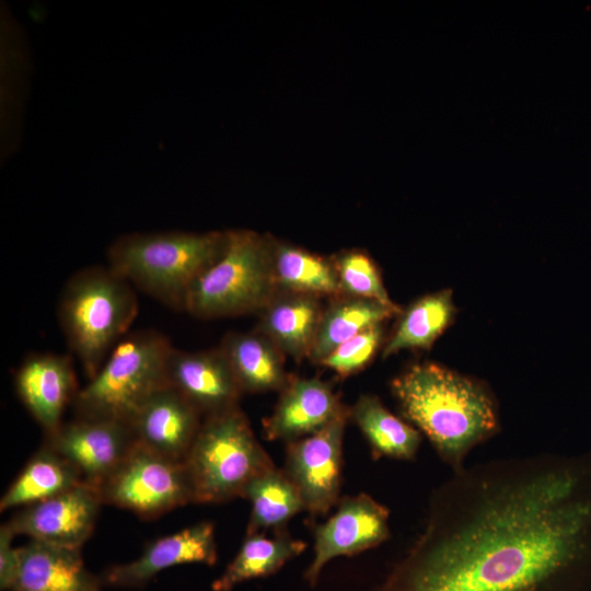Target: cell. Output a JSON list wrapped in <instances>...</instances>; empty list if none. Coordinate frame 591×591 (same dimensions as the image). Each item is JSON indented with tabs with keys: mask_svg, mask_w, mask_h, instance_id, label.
<instances>
[{
	"mask_svg": "<svg viewBox=\"0 0 591 591\" xmlns=\"http://www.w3.org/2000/svg\"><path fill=\"white\" fill-rule=\"evenodd\" d=\"M375 591H591V454L452 473Z\"/></svg>",
	"mask_w": 591,
	"mask_h": 591,
	"instance_id": "6da1fadb",
	"label": "cell"
},
{
	"mask_svg": "<svg viewBox=\"0 0 591 591\" xmlns=\"http://www.w3.org/2000/svg\"><path fill=\"white\" fill-rule=\"evenodd\" d=\"M391 392L404 418L427 437L452 473L500 429L489 386L437 362L409 366L392 380Z\"/></svg>",
	"mask_w": 591,
	"mask_h": 591,
	"instance_id": "7a4b0ae2",
	"label": "cell"
},
{
	"mask_svg": "<svg viewBox=\"0 0 591 591\" xmlns=\"http://www.w3.org/2000/svg\"><path fill=\"white\" fill-rule=\"evenodd\" d=\"M227 231H164L120 235L108 247V266L165 306L184 311L196 280L223 254Z\"/></svg>",
	"mask_w": 591,
	"mask_h": 591,
	"instance_id": "3957f363",
	"label": "cell"
},
{
	"mask_svg": "<svg viewBox=\"0 0 591 591\" xmlns=\"http://www.w3.org/2000/svg\"><path fill=\"white\" fill-rule=\"evenodd\" d=\"M135 289L109 266L81 268L63 286L58 322L89 380L129 333L139 310Z\"/></svg>",
	"mask_w": 591,
	"mask_h": 591,
	"instance_id": "277c9868",
	"label": "cell"
},
{
	"mask_svg": "<svg viewBox=\"0 0 591 591\" xmlns=\"http://www.w3.org/2000/svg\"><path fill=\"white\" fill-rule=\"evenodd\" d=\"M183 462L194 503L242 498L253 479L276 467L239 405L204 417Z\"/></svg>",
	"mask_w": 591,
	"mask_h": 591,
	"instance_id": "5b68a950",
	"label": "cell"
},
{
	"mask_svg": "<svg viewBox=\"0 0 591 591\" xmlns=\"http://www.w3.org/2000/svg\"><path fill=\"white\" fill-rule=\"evenodd\" d=\"M173 348L158 331L128 333L78 392L72 404L76 416L129 424L139 407L167 384L166 366Z\"/></svg>",
	"mask_w": 591,
	"mask_h": 591,
	"instance_id": "8992f818",
	"label": "cell"
},
{
	"mask_svg": "<svg viewBox=\"0 0 591 591\" xmlns=\"http://www.w3.org/2000/svg\"><path fill=\"white\" fill-rule=\"evenodd\" d=\"M227 232L223 254L187 294L185 312L195 317L259 313L278 292L271 273V239L245 229Z\"/></svg>",
	"mask_w": 591,
	"mask_h": 591,
	"instance_id": "52a82bcc",
	"label": "cell"
},
{
	"mask_svg": "<svg viewBox=\"0 0 591 591\" xmlns=\"http://www.w3.org/2000/svg\"><path fill=\"white\" fill-rule=\"evenodd\" d=\"M97 490L103 505L129 510L143 519L194 502L184 462L138 442Z\"/></svg>",
	"mask_w": 591,
	"mask_h": 591,
	"instance_id": "ba28073f",
	"label": "cell"
},
{
	"mask_svg": "<svg viewBox=\"0 0 591 591\" xmlns=\"http://www.w3.org/2000/svg\"><path fill=\"white\" fill-rule=\"evenodd\" d=\"M348 419L350 410L346 406L317 432L287 443L282 471L312 515L326 514L339 501L343 440Z\"/></svg>",
	"mask_w": 591,
	"mask_h": 591,
	"instance_id": "9c48e42d",
	"label": "cell"
},
{
	"mask_svg": "<svg viewBox=\"0 0 591 591\" xmlns=\"http://www.w3.org/2000/svg\"><path fill=\"white\" fill-rule=\"evenodd\" d=\"M336 511L313 528L314 555L304 579L315 587L324 566L339 556H352L391 536L389 509L366 493L345 496Z\"/></svg>",
	"mask_w": 591,
	"mask_h": 591,
	"instance_id": "30bf717a",
	"label": "cell"
},
{
	"mask_svg": "<svg viewBox=\"0 0 591 591\" xmlns=\"http://www.w3.org/2000/svg\"><path fill=\"white\" fill-rule=\"evenodd\" d=\"M136 442L127 422L76 416L46 434L45 444L68 460L83 483L97 489Z\"/></svg>",
	"mask_w": 591,
	"mask_h": 591,
	"instance_id": "8fae6325",
	"label": "cell"
},
{
	"mask_svg": "<svg viewBox=\"0 0 591 591\" xmlns=\"http://www.w3.org/2000/svg\"><path fill=\"white\" fill-rule=\"evenodd\" d=\"M103 506L99 490L82 483L45 500L22 507L7 523L15 535L81 548L91 536Z\"/></svg>",
	"mask_w": 591,
	"mask_h": 591,
	"instance_id": "7c38bea8",
	"label": "cell"
},
{
	"mask_svg": "<svg viewBox=\"0 0 591 591\" xmlns=\"http://www.w3.org/2000/svg\"><path fill=\"white\" fill-rule=\"evenodd\" d=\"M15 392L46 434L63 421L62 415L80 391L70 355L31 352L14 373Z\"/></svg>",
	"mask_w": 591,
	"mask_h": 591,
	"instance_id": "4fadbf2b",
	"label": "cell"
},
{
	"mask_svg": "<svg viewBox=\"0 0 591 591\" xmlns=\"http://www.w3.org/2000/svg\"><path fill=\"white\" fill-rule=\"evenodd\" d=\"M166 381L202 417L237 406L243 394L220 347L200 351L174 347L167 359Z\"/></svg>",
	"mask_w": 591,
	"mask_h": 591,
	"instance_id": "5bb4252c",
	"label": "cell"
},
{
	"mask_svg": "<svg viewBox=\"0 0 591 591\" xmlns=\"http://www.w3.org/2000/svg\"><path fill=\"white\" fill-rule=\"evenodd\" d=\"M217 559L215 525L202 521L149 543L137 559L108 568L102 581L113 587L138 588L166 568L192 563L211 566Z\"/></svg>",
	"mask_w": 591,
	"mask_h": 591,
	"instance_id": "9a60e30c",
	"label": "cell"
},
{
	"mask_svg": "<svg viewBox=\"0 0 591 591\" xmlns=\"http://www.w3.org/2000/svg\"><path fill=\"white\" fill-rule=\"evenodd\" d=\"M202 415L169 384L157 390L136 412L129 426L136 441L170 459L184 461Z\"/></svg>",
	"mask_w": 591,
	"mask_h": 591,
	"instance_id": "2e32d148",
	"label": "cell"
},
{
	"mask_svg": "<svg viewBox=\"0 0 591 591\" xmlns=\"http://www.w3.org/2000/svg\"><path fill=\"white\" fill-rule=\"evenodd\" d=\"M345 407L329 383L317 378L290 379L273 413L263 420L264 438L288 443L310 436Z\"/></svg>",
	"mask_w": 591,
	"mask_h": 591,
	"instance_id": "e0dca14e",
	"label": "cell"
},
{
	"mask_svg": "<svg viewBox=\"0 0 591 591\" xmlns=\"http://www.w3.org/2000/svg\"><path fill=\"white\" fill-rule=\"evenodd\" d=\"M80 549L31 540L19 547L11 591H102L103 581L86 569Z\"/></svg>",
	"mask_w": 591,
	"mask_h": 591,
	"instance_id": "ac0fdd59",
	"label": "cell"
},
{
	"mask_svg": "<svg viewBox=\"0 0 591 591\" xmlns=\"http://www.w3.org/2000/svg\"><path fill=\"white\" fill-rule=\"evenodd\" d=\"M323 310L320 297L278 291L259 312L256 331L299 361L311 355Z\"/></svg>",
	"mask_w": 591,
	"mask_h": 591,
	"instance_id": "d6986e66",
	"label": "cell"
},
{
	"mask_svg": "<svg viewBox=\"0 0 591 591\" xmlns=\"http://www.w3.org/2000/svg\"><path fill=\"white\" fill-rule=\"evenodd\" d=\"M243 393L281 391L288 381L283 354L265 335L229 333L219 346Z\"/></svg>",
	"mask_w": 591,
	"mask_h": 591,
	"instance_id": "ffe728a7",
	"label": "cell"
},
{
	"mask_svg": "<svg viewBox=\"0 0 591 591\" xmlns=\"http://www.w3.org/2000/svg\"><path fill=\"white\" fill-rule=\"evenodd\" d=\"M306 547L304 541L292 537L287 529L275 531L273 536L265 533L246 535L237 554L212 582L211 589L231 591L247 580L271 576Z\"/></svg>",
	"mask_w": 591,
	"mask_h": 591,
	"instance_id": "44dd1931",
	"label": "cell"
},
{
	"mask_svg": "<svg viewBox=\"0 0 591 591\" xmlns=\"http://www.w3.org/2000/svg\"><path fill=\"white\" fill-rule=\"evenodd\" d=\"M350 418L367 440L372 456L399 461L416 459L422 441L421 432L412 424L392 414L372 394H362L349 407Z\"/></svg>",
	"mask_w": 591,
	"mask_h": 591,
	"instance_id": "7402d4cb",
	"label": "cell"
},
{
	"mask_svg": "<svg viewBox=\"0 0 591 591\" xmlns=\"http://www.w3.org/2000/svg\"><path fill=\"white\" fill-rule=\"evenodd\" d=\"M401 309L375 300L338 294L324 308L309 359L320 363L338 346L359 333L398 314Z\"/></svg>",
	"mask_w": 591,
	"mask_h": 591,
	"instance_id": "603a6c76",
	"label": "cell"
},
{
	"mask_svg": "<svg viewBox=\"0 0 591 591\" xmlns=\"http://www.w3.org/2000/svg\"><path fill=\"white\" fill-rule=\"evenodd\" d=\"M82 483L77 468L58 452L44 444L5 490L0 500V510L3 512L11 508L25 507Z\"/></svg>",
	"mask_w": 591,
	"mask_h": 591,
	"instance_id": "cb8c5ba5",
	"label": "cell"
},
{
	"mask_svg": "<svg viewBox=\"0 0 591 591\" xmlns=\"http://www.w3.org/2000/svg\"><path fill=\"white\" fill-rule=\"evenodd\" d=\"M270 262L277 291L316 297L340 294L333 260L271 239Z\"/></svg>",
	"mask_w": 591,
	"mask_h": 591,
	"instance_id": "d4e9b609",
	"label": "cell"
},
{
	"mask_svg": "<svg viewBox=\"0 0 591 591\" xmlns=\"http://www.w3.org/2000/svg\"><path fill=\"white\" fill-rule=\"evenodd\" d=\"M242 498L252 507L246 535L286 530L291 518L305 511L298 489L277 466L253 479Z\"/></svg>",
	"mask_w": 591,
	"mask_h": 591,
	"instance_id": "484cf974",
	"label": "cell"
},
{
	"mask_svg": "<svg viewBox=\"0 0 591 591\" xmlns=\"http://www.w3.org/2000/svg\"><path fill=\"white\" fill-rule=\"evenodd\" d=\"M454 315L451 290L444 289L419 298L402 313L393 335L384 346L383 358L401 350L430 348L452 324Z\"/></svg>",
	"mask_w": 591,
	"mask_h": 591,
	"instance_id": "4316f807",
	"label": "cell"
},
{
	"mask_svg": "<svg viewBox=\"0 0 591 591\" xmlns=\"http://www.w3.org/2000/svg\"><path fill=\"white\" fill-rule=\"evenodd\" d=\"M340 294L379 301L390 306V299L374 262L362 251H345L332 259Z\"/></svg>",
	"mask_w": 591,
	"mask_h": 591,
	"instance_id": "83f0119b",
	"label": "cell"
},
{
	"mask_svg": "<svg viewBox=\"0 0 591 591\" xmlns=\"http://www.w3.org/2000/svg\"><path fill=\"white\" fill-rule=\"evenodd\" d=\"M383 337L382 325L368 328L338 346L320 364L346 378L362 370L378 351Z\"/></svg>",
	"mask_w": 591,
	"mask_h": 591,
	"instance_id": "f1b7e54d",
	"label": "cell"
},
{
	"mask_svg": "<svg viewBox=\"0 0 591 591\" xmlns=\"http://www.w3.org/2000/svg\"><path fill=\"white\" fill-rule=\"evenodd\" d=\"M15 533L5 522L0 526V589L11 591L19 571V547H13Z\"/></svg>",
	"mask_w": 591,
	"mask_h": 591,
	"instance_id": "f546056e",
	"label": "cell"
}]
</instances>
